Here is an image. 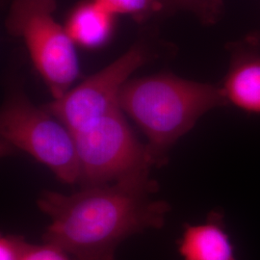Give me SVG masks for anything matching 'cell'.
<instances>
[{
    "mask_svg": "<svg viewBox=\"0 0 260 260\" xmlns=\"http://www.w3.org/2000/svg\"><path fill=\"white\" fill-rule=\"evenodd\" d=\"M22 260H71L70 254L55 245L45 243L31 245Z\"/></svg>",
    "mask_w": 260,
    "mask_h": 260,
    "instance_id": "obj_12",
    "label": "cell"
},
{
    "mask_svg": "<svg viewBox=\"0 0 260 260\" xmlns=\"http://www.w3.org/2000/svg\"><path fill=\"white\" fill-rule=\"evenodd\" d=\"M169 2L176 7L194 11L205 20L214 18L220 7L219 0H169Z\"/></svg>",
    "mask_w": 260,
    "mask_h": 260,
    "instance_id": "obj_13",
    "label": "cell"
},
{
    "mask_svg": "<svg viewBox=\"0 0 260 260\" xmlns=\"http://www.w3.org/2000/svg\"><path fill=\"white\" fill-rule=\"evenodd\" d=\"M56 0H13L5 19L11 36L20 38L54 101L71 91L79 76L75 43L54 18Z\"/></svg>",
    "mask_w": 260,
    "mask_h": 260,
    "instance_id": "obj_3",
    "label": "cell"
},
{
    "mask_svg": "<svg viewBox=\"0 0 260 260\" xmlns=\"http://www.w3.org/2000/svg\"><path fill=\"white\" fill-rule=\"evenodd\" d=\"M146 44L138 43L94 75L74 87L65 95L44 108L61 121L72 133L98 121L115 106L130 76L151 60Z\"/></svg>",
    "mask_w": 260,
    "mask_h": 260,
    "instance_id": "obj_6",
    "label": "cell"
},
{
    "mask_svg": "<svg viewBox=\"0 0 260 260\" xmlns=\"http://www.w3.org/2000/svg\"><path fill=\"white\" fill-rule=\"evenodd\" d=\"M114 16L95 0H87L73 10L65 24L72 41L84 47L103 46L111 36Z\"/></svg>",
    "mask_w": 260,
    "mask_h": 260,
    "instance_id": "obj_9",
    "label": "cell"
},
{
    "mask_svg": "<svg viewBox=\"0 0 260 260\" xmlns=\"http://www.w3.org/2000/svg\"><path fill=\"white\" fill-rule=\"evenodd\" d=\"M30 244L22 236L2 235L0 238V260H22Z\"/></svg>",
    "mask_w": 260,
    "mask_h": 260,
    "instance_id": "obj_11",
    "label": "cell"
},
{
    "mask_svg": "<svg viewBox=\"0 0 260 260\" xmlns=\"http://www.w3.org/2000/svg\"><path fill=\"white\" fill-rule=\"evenodd\" d=\"M221 86L172 74L130 79L119 95L122 112L146 135L152 165L167 164L169 152L205 113L226 106Z\"/></svg>",
    "mask_w": 260,
    "mask_h": 260,
    "instance_id": "obj_2",
    "label": "cell"
},
{
    "mask_svg": "<svg viewBox=\"0 0 260 260\" xmlns=\"http://www.w3.org/2000/svg\"><path fill=\"white\" fill-rule=\"evenodd\" d=\"M95 2L114 17L124 15L136 19H143L163 7V0H95Z\"/></svg>",
    "mask_w": 260,
    "mask_h": 260,
    "instance_id": "obj_10",
    "label": "cell"
},
{
    "mask_svg": "<svg viewBox=\"0 0 260 260\" xmlns=\"http://www.w3.org/2000/svg\"><path fill=\"white\" fill-rule=\"evenodd\" d=\"M177 244L182 260H237L220 212H212L205 223L186 224Z\"/></svg>",
    "mask_w": 260,
    "mask_h": 260,
    "instance_id": "obj_8",
    "label": "cell"
},
{
    "mask_svg": "<svg viewBox=\"0 0 260 260\" xmlns=\"http://www.w3.org/2000/svg\"><path fill=\"white\" fill-rule=\"evenodd\" d=\"M73 135L83 188L147 176L153 167L119 105Z\"/></svg>",
    "mask_w": 260,
    "mask_h": 260,
    "instance_id": "obj_4",
    "label": "cell"
},
{
    "mask_svg": "<svg viewBox=\"0 0 260 260\" xmlns=\"http://www.w3.org/2000/svg\"><path fill=\"white\" fill-rule=\"evenodd\" d=\"M158 190L157 182L147 175L82 188L72 195L44 191L37 200L50 219L44 242L74 260H116L125 239L164 226L171 207L154 198Z\"/></svg>",
    "mask_w": 260,
    "mask_h": 260,
    "instance_id": "obj_1",
    "label": "cell"
},
{
    "mask_svg": "<svg viewBox=\"0 0 260 260\" xmlns=\"http://www.w3.org/2000/svg\"><path fill=\"white\" fill-rule=\"evenodd\" d=\"M221 88L229 104L247 113L260 114L258 38H248L235 45Z\"/></svg>",
    "mask_w": 260,
    "mask_h": 260,
    "instance_id": "obj_7",
    "label": "cell"
},
{
    "mask_svg": "<svg viewBox=\"0 0 260 260\" xmlns=\"http://www.w3.org/2000/svg\"><path fill=\"white\" fill-rule=\"evenodd\" d=\"M0 134L6 143L46 165L62 182L79 181L73 133L24 93L14 92L5 101L0 113Z\"/></svg>",
    "mask_w": 260,
    "mask_h": 260,
    "instance_id": "obj_5",
    "label": "cell"
}]
</instances>
